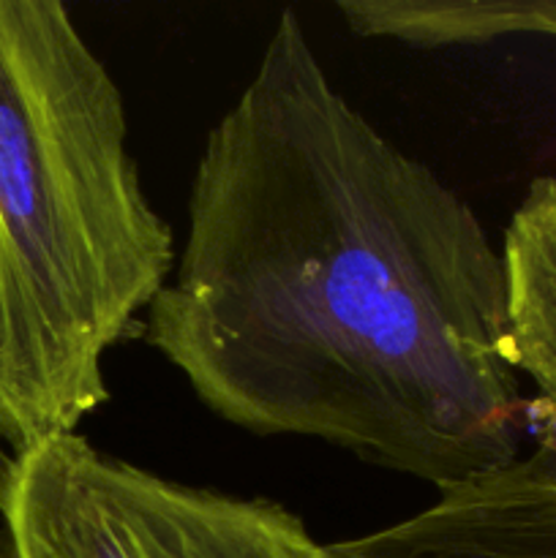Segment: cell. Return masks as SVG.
Masks as SVG:
<instances>
[{
    "mask_svg": "<svg viewBox=\"0 0 556 558\" xmlns=\"http://www.w3.org/2000/svg\"><path fill=\"white\" fill-rule=\"evenodd\" d=\"M145 341L223 423L445 490L518 456L501 254L333 87L292 9L207 134Z\"/></svg>",
    "mask_w": 556,
    "mask_h": 558,
    "instance_id": "obj_1",
    "label": "cell"
},
{
    "mask_svg": "<svg viewBox=\"0 0 556 558\" xmlns=\"http://www.w3.org/2000/svg\"><path fill=\"white\" fill-rule=\"evenodd\" d=\"M123 96L55 0H0V439L16 452L109 401L104 357L167 287Z\"/></svg>",
    "mask_w": 556,
    "mask_h": 558,
    "instance_id": "obj_2",
    "label": "cell"
},
{
    "mask_svg": "<svg viewBox=\"0 0 556 558\" xmlns=\"http://www.w3.org/2000/svg\"><path fill=\"white\" fill-rule=\"evenodd\" d=\"M0 558H327L303 518L270 499L194 488L76 434L14 456Z\"/></svg>",
    "mask_w": 556,
    "mask_h": 558,
    "instance_id": "obj_3",
    "label": "cell"
},
{
    "mask_svg": "<svg viewBox=\"0 0 556 558\" xmlns=\"http://www.w3.org/2000/svg\"><path fill=\"white\" fill-rule=\"evenodd\" d=\"M327 558H556V447L543 445L439 490L428 510Z\"/></svg>",
    "mask_w": 556,
    "mask_h": 558,
    "instance_id": "obj_4",
    "label": "cell"
},
{
    "mask_svg": "<svg viewBox=\"0 0 556 558\" xmlns=\"http://www.w3.org/2000/svg\"><path fill=\"white\" fill-rule=\"evenodd\" d=\"M499 254L507 283L505 357L532 381V409L556 428V178L529 183Z\"/></svg>",
    "mask_w": 556,
    "mask_h": 558,
    "instance_id": "obj_5",
    "label": "cell"
},
{
    "mask_svg": "<svg viewBox=\"0 0 556 558\" xmlns=\"http://www.w3.org/2000/svg\"><path fill=\"white\" fill-rule=\"evenodd\" d=\"M338 11L360 36L428 49L516 33L556 38V0H341Z\"/></svg>",
    "mask_w": 556,
    "mask_h": 558,
    "instance_id": "obj_6",
    "label": "cell"
},
{
    "mask_svg": "<svg viewBox=\"0 0 556 558\" xmlns=\"http://www.w3.org/2000/svg\"><path fill=\"white\" fill-rule=\"evenodd\" d=\"M11 472H14V456H9L3 447V439H0V499L5 496V488L11 483Z\"/></svg>",
    "mask_w": 556,
    "mask_h": 558,
    "instance_id": "obj_7",
    "label": "cell"
}]
</instances>
